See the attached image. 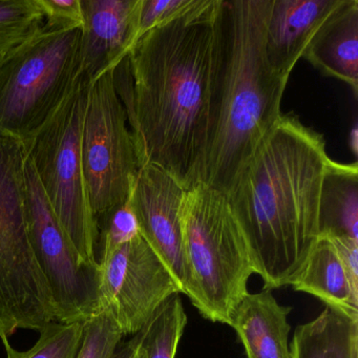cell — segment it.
<instances>
[{"label":"cell","mask_w":358,"mask_h":358,"mask_svg":"<svg viewBox=\"0 0 358 358\" xmlns=\"http://www.w3.org/2000/svg\"><path fill=\"white\" fill-rule=\"evenodd\" d=\"M292 307L280 305L271 290L247 292L230 320L247 358H291L288 315Z\"/></svg>","instance_id":"cell-15"},{"label":"cell","mask_w":358,"mask_h":358,"mask_svg":"<svg viewBox=\"0 0 358 358\" xmlns=\"http://www.w3.org/2000/svg\"><path fill=\"white\" fill-rule=\"evenodd\" d=\"M187 324L179 295L167 299L139 332L144 358H176Z\"/></svg>","instance_id":"cell-19"},{"label":"cell","mask_w":358,"mask_h":358,"mask_svg":"<svg viewBox=\"0 0 358 358\" xmlns=\"http://www.w3.org/2000/svg\"><path fill=\"white\" fill-rule=\"evenodd\" d=\"M100 253L112 250L115 247L127 242L139 234L137 221L131 211L129 203L116 209L104 217L99 224Z\"/></svg>","instance_id":"cell-23"},{"label":"cell","mask_w":358,"mask_h":358,"mask_svg":"<svg viewBox=\"0 0 358 358\" xmlns=\"http://www.w3.org/2000/svg\"><path fill=\"white\" fill-rule=\"evenodd\" d=\"M341 0H272L265 31L268 64L289 78L322 22Z\"/></svg>","instance_id":"cell-13"},{"label":"cell","mask_w":358,"mask_h":358,"mask_svg":"<svg viewBox=\"0 0 358 358\" xmlns=\"http://www.w3.org/2000/svg\"><path fill=\"white\" fill-rule=\"evenodd\" d=\"M45 24L37 0H0V58L36 34Z\"/></svg>","instance_id":"cell-20"},{"label":"cell","mask_w":358,"mask_h":358,"mask_svg":"<svg viewBox=\"0 0 358 358\" xmlns=\"http://www.w3.org/2000/svg\"><path fill=\"white\" fill-rule=\"evenodd\" d=\"M222 0H192L142 35L115 69L140 167H160L185 190L196 184L206 150Z\"/></svg>","instance_id":"cell-1"},{"label":"cell","mask_w":358,"mask_h":358,"mask_svg":"<svg viewBox=\"0 0 358 358\" xmlns=\"http://www.w3.org/2000/svg\"><path fill=\"white\" fill-rule=\"evenodd\" d=\"M303 58L322 75L350 85L358 94V0H341L322 22Z\"/></svg>","instance_id":"cell-14"},{"label":"cell","mask_w":358,"mask_h":358,"mask_svg":"<svg viewBox=\"0 0 358 358\" xmlns=\"http://www.w3.org/2000/svg\"><path fill=\"white\" fill-rule=\"evenodd\" d=\"M329 160L324 137L282 114L226 194L265 290L292 284L318 238Z\"/></svg>","instance_id":"cell-2"},{"label":"cell","mask_w":358,"mask_h":358,"mask_svg":"<svg viewBox=\"0 0 358 358\" xmlns=\"http://www.w3.org/2000/svg\"><path fill=\"white\" fill-rule=\"evenodd\" d=\"M290 350L291 358H358V315L326 306L297 327Z\"/></svg>","instance_id":"cell-18"},{"label":"cell","mask_w":358,"mask_h":358,"mask_svg":"<svg viewBox=\"0 0 358 358\" xmlns=\"http://www.w3.org/2000/svg\"><path fill=\"white\" fill-rule=\"evenodd\" d=\"M318 236L358 241V165L329 160L318 207Z\"/></svg>","instance_id":"cell-17"},{"label":"cell","mask_w":358,"mask_h":358,"mask_svg":"<svg viewBox=\"0 0 358 358\" xmlns=\"http://www.w3.org/2000/svg\"><path fill=\"white\" fill-rule=\"evenodd\" d=\"M350 146H351L352 152L354 154L357 155L358 150V133L357 127H354L352 129L351 134H350Z\"/></svg>","instance_id":"cell-27"},{"label":"cell","mask_w":358,"mask_h":358,"mask_svg":"<svg viewBox=\"0 0 358 358\" xmlns=\"http://www.w3.org/2000/svg\"><path fill=\"white\" fill-rule=\"evenodd\" d=\"M98 263L99 311L110 312L123 335L139 333L167 299L181 293L166 266L140 234L100 253Z\"/></svg>","instance_id":"cell-10"},{"label":"cell","mask_w":358,"mask_h":358,"mask_svg":"<svg viewBox=\"0 0 358 358\" xmlns=\"http://www.w3.org/2000/svg\"><path fill=\"white\" fill-rule=\"evenodd\" d=\"M192 0H141L139 14V38L159 24L179 15Z\"/></svg>","instance_id":"cell-24"},{"label":"cell","mask_w":358,"mask_h":358,"mask_svg":"<svg viewBox=\"0 0 358 358\" xmlns=\"http://www.w3.org/2000/svg\"><path fill=\"white\" fill-rule=\"evenodd\" d=\"M186 190L175 178L152 164L140 167L129 206L142 238L166 266L183 294L189 273L184 250L183 203Z\"/></svg>","instance_id":"cell-11"},{"label":"cell","mask_w":358,"mask_h":358,"mask_svg":"<svg viewBox=\"0 0 358 358\" xmlns=\"http://www.w3.org/2000/svg\"><path fill=\"white\" fill-rule=\"evenodd\" d=\"M114 71L90 85L81 136L83 175L97 225L129 202L140 171L137 146L115 85Z\"/></svg>","instance_id":"cell-8"},{"label":"cell","mask_w":358,"mask_h":358,"mask_svg":"<svg viewBox=\"0 0 358 358\" xmlns=\"http://www.w3.org/2000/svg\"><path fill=\"white\" fill-rule=\"evenodd\" d=\"M81 322H56L39 331V338L31 349L17 351L9 338L3 339L7 358H76L83 341Z\"/></svg>","instance_id":"cell-21"},{"label":"cell","mask_w":358,"mask_h":358,"mask_svg":"<svg viewBox=\"0 0 358 358\" xmlns=\"http://www.w3.org/2000/svg\"><path fill=\"white\" fill-rule=\"evenodd\" d=\"M272 0H222L210 127L196 184L227 194L282 113L289 78L265 54Z\"/></svg>","instance_id":"cell-3"},{"label":"cell","mask_w":358,"mask_h":358,"mask_svg":"<svg viewBox=\"0 0 358 358\" xmlns=\"http://www.w3.org/2000/svg\"><path fill=\"white\" fill-rule=\"evenodd\" d=\"M291 286L324 305L358 315V282L350 275L334 243L318 236Z\"/></svg>","instance_id":"cell-16"},{"label":"cell","mask_w":358,"mask_h":358,"mask_svg":"<svg viewBox=\"0 0 358 358\" xmlns=\"http://www.w3.org/2000/svg\"><path fill=\"white\" fill-rule=\"evenodd\" d=\"M183 227L186 296L203 317L229 326L255 269L226 194L202 183L186 190Z\"/></svg>","instance_id":"cell-4"},{"label":"cell","mask_w":358,"mask_h":358,"mask_svg":"<svg viewBox=\"0 0 358 358\" xmlns=\"http://www.w3.org/2000/svg\"><path fill=\"white\" fill-rule=\"evenodd\" d=\"M139 341V333H137L131 341L120 345V347L117 350V353L114 358H133L136 351H137Z\"/></svg>","instance_id":"cell-26"},{"label":"cell","mask_w":358,"mask_h":358,"mask_svg":"<svg viewBox=\"0 0 358 358\" xmlns=\"http://www.w3.org/2000/svg\"><path fill=\"white\" fill-rule=\"evenodd\" d=\"M27 145L0 136V339L56 322L51 289L31 244L26 209Z\"/></svg>","instance_id":"cell-5"},{"label":"cell","mask_w":358,"mask_h":358,"mask_svg":"<svg viewBox=\"0 0 358 358\" xmlns=\"http://www.w3.org/2000/svg\"><path fill=\"white\" fill-rule=\"evenodd\" d=\"M81 29L43 28L0 58V136L30 142L80 73Z\"/></svg>","instance_id":"cell-6"},{"label":"cell","mask_w":358,"mask_h":358,"mask_svg":"<svg viewBox=\"0 0 358 358\" xmlns=\"http://www.w3.org/2000/svg\"><path fill=\"white\" fill-rule=\"evenodd\" d=\"M80 3L79 64L92 83L115 70L139 39L141 0H80Z\"/></svg>","instance_id":"cell-12"},{"label":"cell","mask_w":358,"mask_h":358,"mask_svg":"<svg viewBox=\"0 0 358 358\" xmlns=\"http://www.w3.org/2000/svg\"><path fill=\"white\" fill-rule=\"evenodd\" d=\"M90 85L79 73L66 99L26 145L45 196L79 257L85 265L99 268V229L87 198L81 157Z\"/></svg>","instance_id":"cell-7"},{"label":"cell","mask_w":358,"mask_h":358,"mask_svg":"<svg viewBox=\"0 0 358 358\" xmlns=\"http://www.w3.org/2000/svg\"><path fill=\"white\" fill-rule=\"evenodd\" d=\"M45 24L51 28L81 29L83 10L80 0H37Z\"/></svg>","instance_id":"cell-25"},{"label":"cell","mask_w":358,"mask_h":358,"mask_svg":"<svg viewBox=\"0 0 358 358\" xmlns=\"http://www.w3.org/2000/svg\"><path fill=\"white\" fill-rule=\"evenodd\" d=\"M83 341L76 358H114L124 336L110 312L98 311L83 322Z\"/></svg>","instance_id":"cell-22"},{"label":"cell","mask_w":358,"mask_h":358,"mask_svg":"<svg viewBox=\"0 0 358 358\" xmlns=\"http://www.w3.org/2000/svg\"><path fill=\"white\" fill-rule=\"evenodd\" d=\"M26 209L31 244L51 289L56 322H81L99 311V268L90 267L56 217L27 154Z\"/></svg>","instance_id":"cell-9"},{"label":"cell","mask_w":358,"mask_h":358,"mask_svg":"<svg viewBox=\"0 0 358 358\" xmlns=\"http://www.w3.org/2000/svg\"><path fill=\"white\" fill-rule=\"evenodd\" d=\"M140 336V335H139ZM133 358H144L143 352H142L141 345H138L137 351H136L135 355H134Z\"/></svg>","instance_id":"cell-28"}]
</instances>
